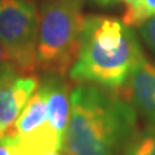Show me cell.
I'll return each instance as SVG.
<instances>
[{"mask_svg":"<svg viewBox=\"0 0 155 155\" xmlns=\"http://www.w3.org/2000/svg\"><path fill=\"white\" fill-rule=\"evenodd\" d=\"M137 132V113L119 93L79 83L70 94L62 155H119Z\"/></svg>","mask_w":155,"mask_h":155,"instance_id":"1","label":"cell"},{"mask_svg":"<svg viewBox=\"0 0 155 155\" xmlns=\"http://www.w3.org/2000/svg\"><path fill=\"white\" fill-rule=\"evenodd\" d=\"M142 58L141 43L123 19L101 14L87 16L69 76L76 83L118 92Z\"/></svg>","mask_w":155,"mask_h":155,"instance_id":"2","label":"cell"},{"mask_svg":"<svg viewBox=\"0 0 155 155\" xmlns=\"http://www.w3.org/2000/svg\"><path fill=\"white\" fill-rule=\"evenodd\" d=\"M84 0H44L39 12L36 70L65 76L74 64L83 30Z\"/></svg>","mask_w":155,"mask_h":155,"instance_id":"3","label":"cell"},{"mask_svg":"<svg viewBox=\"0 0 155 155\" xmlns=\"http://www.w3.org/2000/svg\"><path fill=\"white\" fill-rule=\"evenodd\" d=\"M39 13L28 0H0V43L21 74L36 71Z\"/></svg>","mask_w":155,"mask_h":155,"instance_id":"4","label":"cell"},{"mask_svg":"<svg viewBox=\"0 0 155 155\" xmlns=\"http://www.w3.org/2000/svg\"><path fill=\"white\" fill-rule=\"evenodd\" d=\"M39 87L38 76L12 72L0 85V137H4L13 127L27 101Z\"/></svg>","mask_w":155,"mask_h":155,"instance_id":"5","label":"cell"},{"mask_svg":"<svg viewBox=\"0 0 155 155\" xmlns=\"http://www.w3.org/2000/svg\"><path fill=\"white\" fill-rule=\"evenodd\" d=\"M123 89L125 100L136 113L146 120L147 125L155 127V65L143 57Z\"/></svg>","mask_w":155,"mask_h":155,"instance_id":"6","label":"cell"},{"mask_svg":"<svg viewBox=\"0 0 155 155\" xmlns=\"http://www.w3.org/2000/svg\"><path fill=\"white\" fill-rule=\"evenodd\" d=\"M40 85L45 89L47 94L48 123L64 142L70 116V85L64 76L56 74H47Z\"/></svg>","mask_w":155,"mask_h":155,"instance_id":"7","label":"cell"},{"mask_svg":"<svg viewBox=\"0 0 155 155\" xmlns=\"http://www.w3.org/2000/svg\"><path fill=\"white\" fill-rule=\"evenodd\" d=\"M48 124V106L45 89L41 85L38 87L35 93L27 101L22 113L19 114L13 127L5 136L23 137L32 132H36Z\"/></svg>","mask_w":155,"mask_h":155,"instance_id":"8","label":"cell"},{"mask_svg":"<svg viewBox=\"0 0 155 155\" xmlns=\"http://www.w3.org/2000/svg\"><path fill=\"white\" fill-rule=\"evenodd\" d=\"M124 4L123 21L130 27L141 25L155 16V0H120Z\"/></svg>","mask_w":155,"mask_h":155,"instance_id":"9","label":"cell"},{"mask_svg":"<svg viewBox=\"0 0 155 155\" xmlns=\"http://www.w3.org/2000/svg\"><path fill=\"white\" fill-rule=\"evenodd\" d=\"M120 155H155V127L146 125L137 129Z\"/></svg>","mask_w":155,"mask_h":155,"instance_id":"10","label":"cell"},{"mask_svg":"<svg viewBox=\"0 0 155 155\" xmlns=\"http://www.w3.org/2000/svg\"><path fill=\"white\" fill-rule=\"evenodd\" d=\"M138 34L147 48L155 54V16L137 26Z\"/></svg>","mask_w":155,"mask_h":155,"instance_id":"11","label":"cell"},{"mask_svg":"<svg viewBox=\"0 0 155 155\" xmlns=\"http://www.w3.org/2000/svg\"><path fill=\"white\" fill-rule=\"evenodd\" d=\"M14 71H18V70L16 69V66H14L13 64H3V65H0V85H2V83L5 80V78L8 75H11L12 72H14ZM19 74H21V72H19Z\"/></svg>","mask_w":155,"mask_h":155,"instance_id":"12","label":"cell"},{"mask_svg":"<svg viewBox=\"0 0 155 155\" xmlns=\"http://www.w3.org/2000/svg\"><path fill=\"white\" fill-rule=\"evenodd\" d=\"M0 155H12V146L7 136L0 137Z\"/></svg>","mask_w":155,"mask_h":155,"instance_id":"13","label":"cell"},{"mask_svg":"<svg viewBox=\"0 0 155 155\" xmlns=\"http://www.w3.org/2000/svg\"><path fill=\"white\" fill-rule=\"evenodd\" d=\"M92 4H96L98 7H113L116 5L118 3H120V0H87Z\"/></svg>","mask_w":155,"mask_h":155,"instance_id":"14","label":"cell"},{"mask_svg":"<svg viewBox=\"0 0 155 155\" xmlns=\"http://www.w3.org/2000/svg\"><path fill=\"white\" fill-rule=\"evenodd\" d=\"M3 64H12V61H11V57H9V54L5 51V48H4L3 44L0 43V65H3Z\"/></svg>","mask_w":155,"mask_h":155,"instance_id":"15","label":"cell"},{"mask_svg":"<svg viewBox=\"0 0 155 155\" xmlns=\"http://www.w3.org/2000/svg\"><path fill=\"white\" fill-rule=\"evenodd\" d=\"M48 155H62V153L60 151V150H56V151H52V153H49Z\"/></svg>","mask_w":155,"mask_h":155,"instance_id":"16","label":"cell"}]
</instances>
